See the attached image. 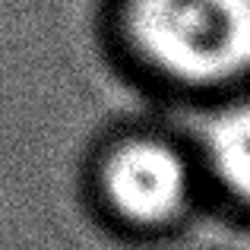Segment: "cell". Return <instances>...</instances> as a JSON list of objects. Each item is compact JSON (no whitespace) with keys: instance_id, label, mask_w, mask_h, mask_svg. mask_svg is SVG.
I'll return each mask as SVG.
<instances>
[{"instance_id":"1","label":"cell","mask_w":250,"mask_h":250,"mask_svg":"<svg viewBox=\"0 0 250 250\" xmlns=\"http://www.w3.org/2000/svg\"><path fill=\"white\" fill-rule=\"evenodd\" d=\"M136 51L187 85H222L250 73V0H130Z\"/></svg>"},{"instance_id":"2","label":"cell","mask_w":250,"mask_h":250,"mask_svg":"<svg viewBox=\"0 0 250 250\" xmlns=\"http://www.w3.org/2000/svg\"><path fill=\"white\" fill-rule=\"evenodd\" d=\"M98 196L127 231L162 234L181 225L193 203V168L165 140H124L102 159Z\"/></svg>"},{"instance_id":"3","label":"cell","mask_w":250,"mask_h":250,"mask_svg":"<svg viewBox=\"0 0 250 250\" xmlns=\"http://www.w3.org/2000/svg\"><path fill=\"white\" fill-rule=\"evenodd\" d=\"M203 165L215 187L250 212V102L228 104L206 124Z\"/></svg>"}]
</instances>
